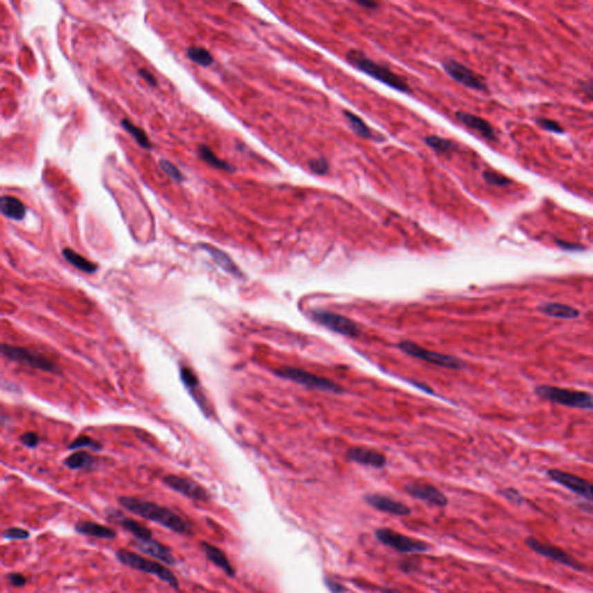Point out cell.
Segmentation results:
<instances>
[{
  "label": "cell",
  "instance_id": "ac0fdd59",
  "mask_svg": "<svg viewBox=\"0 0 593 593\" xmlns=\"http://www.w3.org/2000/svg\"><path fill=\"white\" fill-rule=\"evenodd\" d=\"M347 458L350 461L357 464L371 466L375 469H383L386 464V458L378 451L364 449V447H354L347 452Z\"/></svg>",
  "mask_w": 593,
  "mask_h": 593
},
{
  "label": "cell",
  "instance_id": "8d00e7d4",
  "mask_svg": "<svg viewBox=\"0 0 593 593\" xmlns=\"http://www.w3.org/2000/svg\"><path fill=\"white\" fill-rule=\"evenodd\" d=\"M536 123L543 128V129L555 133H565V129L561 125L558 124V122L549 120V118L539 117L536 118Z\"/></svg>",
  "mask_w": 593,
  "mask_h": 593
},
{
  "label": "cell",
  "instance_id": "74e56055",
  "mask_svg": "<svg viewBox=\"0 0 593 593\" xmlns=\"http://www.w3.org/2000/svg\"><path fill=\"white\" fill-rule=\"evenodd\" d=\"M500 495H502L504 498H507L509 502L517 504V505L525 503L526 500L524 498L522 493H519L518 490L514 489V488H507V489L500 490Z\"/></svg>",
  "mask_w": 593,
  "mask_h": 593
},
{
  "label": "cell",
  "instance_id": "e0dca14e",
  "mask_svg": "<svg viewBox=\"0 0 593 593\" xmlns=\"http://www.w3.org/2000/svg\"><path fill=\"white\" fill-rule=\"evenodd\" d=\"M455 116H457L458 121L462 123L464 126L469 128V129L474 130L476 133L481 135L483 138L496 142L497 136L495 129H493V125L490 124L489 122L486 121L484 118L479 117L476 115L464 113V111H458Z\"/></svg>",
  "mask_w": 593,
  "mask_h": 593
},
{
  "label": "cell",
  "instance_id": "7bdbcfd3",
  "mask_svg": "<svg viewBox=\"0 0 593 593\" xmlns=\"http://www.w3.org/2000/svg\"><path fill=\"white\" fill-rule=\"evenodd\" d=\"M556 243H558V247L562 248V250H575V252L584 250V247L582 245H577V243H567V241H561V240H558Z\"/></svg>",
  "mask_w": 593,
  "mask_h": 593
},
{
  "label": "cell",
  "instance_id": "d6986e66",
  "mask_svg": "<svg viewBox=\"0 0 593 593\" xmlns=\"http://www.w3.org/2000/svg\"><path fill=\"white\" fill-rule=\"evenodd\" d=\"M200 548L203 550L204 554L207 555V560L217 565L219 569H222L226 575L229 576V577L236 576V570L233 568V565H231V562L226 556L225 553L220 548L212 545V543H207V541L200 543Z\"/></svg>",
  "mask_w": 593,
  "mask_h": 593
},
{
  "label": "cell",
  "instance_id": "30bf717a",
  "mask_svg": "<svg viewBox=\"0 0 593 593\" xmlns=\"http://www.w3.org/2000/svg\"><path fill=\"white\" fill-rule=\"evenodd\" d=\"M399 348L404 351V354L430 363V364L438 365L442 368H451V370H461V368H464V361L458 359V358L435 352V351L426 350V349H423L417 344L409 342V341H402L399 344Z\"/></svg>",
  "mask_w": 593,
  "mask_h": 593
},
{
  "label": "cell",
  "instance_id": "e575fe53",
  "mask_svg": "<svg viewBox=\"0 0 593 593\" xmlns=\"http://www.w3.org/2000/svg\"><path fill=\"white\" fill-rule=\"evenodd\" d=\"M482 176L484 181L490 186L507 187V185L511 183V180H509L505 176H500L493 171H484Z\"/></svg>",
  "mask_w": 593,
  "mask_h": 593
},
{
  "label": "cell",
  "instance_id": "d6a6232c",
  "mask_svg": "<svg viewBox=\"0 0 593 593\" xmlns=\"http://www.w3.org/2000/svg\"><path fill=\"white\" fill-rule=\"evenodd\" d=\"M180 375H181V380H182L183 385H185L187 390H196V388L200 387V380L197 378V375L194 373L193 370L188 368V366H182L181 368Z\"/></svg>",
  "mask_w": 593,
  "mask_h": 593
},
{
  "label": "cell",
  "instance_id": "7a4b0ae2",
  "mask_svg": "<svg viewBox=\"0 0 593 593\" xmlns=\"http://www.w3.org/2000/svg\"><path fill=\"white\" fill-rule=\"evenodd\" d=\"M347 59L350 62L351 64L354 65L355 68L361 70V72H364L372 78L383 82L387 86L392 87L394 90L400 91V92H409L411 91L406 79L390 71V68H386V66L375 63L359 51H350L347 55Z\"/></svg>",
  "mask_w": 593,
  "mask_h": 593
},
{
  "label": "cell",
  "instance_id": "ba28073f",
  "mask_svg": "<svg viewBox=\"0 0 593 593\" xmlns=\"http://www.w3.org/2000/svg\"><path fill=\"white\" fill-rule=\"evenodd\" d=\"M310 315H311L313 321L323 326L332 332L341 334V335L355 339L361 334V329L358 327L357 323H355L351 319L343 317V315L337 314L334 312L325 311V310H313Z\"/></svg>",
  "mask_w": 593,
  "mask_h": 593
},
{
  "label": "cell",
  "instance_id": "60d3db41",
  "mask_svg": "<svg viewBox=\"0 0 593 593\" xmlns=\"http://www.w3.org/2000/svg\"><path fill=\"white\" fill-rule=\"evenodd\" d=\"M22 444L26 445L27 447H30V449H34V447L37 446V444H39V438L37 436V433H26L22 435L21 438Z\"/></svg>",
  "mask_w": 593,
  "mask_h": 593
},
{
  "label": "cell",
  "instance_id": "cb8c5ba5",
  "mask_svg": "<svg viewBox=\"0 0 593 593\" xmlns=\"http://www.w3.org/2000/svg\"><path fill=\"white\" fill-rule=\"evenodd\" d=\"M0 211L5 217L19 222V220L25 218L27 209H26L25 204L22 203L21 200L17 197L4 195L0 198Z\"/></svg>",
  "mask_w": 593,
  "mask_h": 593
},
{
  "label": "cell",
  "instance_id": "5bb4252c",
  "mask_svg": "<svg viewBox=\"0 0 593 593\" xmlns=\"http://www.w3.org/2000/svg\"><path fill=\"white\" fill-rule=\"evenodd\" d=\"M404 491L414 498L424 500L436 507H446L449 500L440 489L429 483H409L404 487Z\"/></svg>",
  "mask_w": 593,
  "mask_h": 593
},
{
  "label": "cell",
  "instance_id": "f6af8a7d",
  "mask_svg": "<svg viewBox=\"0 0 593 593\" xmlns=\"http://www.w3.org/2000/svg\"><path fill=\"white\" fill-rule=\"evenodd\" d=\"M582 90L593 101V85H591V84H583Z\"/></svg>",
  "mask_w": 593,
  "mask_h": 593
},
{
  "label": "cell",
  "instance_id": "4316f807",
  "mask_svg": "<svg viewBox=\"0 0 593 593\" xmlns=\"http://www.w3.org/2000/svg\"><path fill=\"white\" fill-rule=\"evenodd\" d=\"M198 156L202 160L205 161L207 164H210L211 167L218 168L226 172L232 173L236 171V168L233 167L232 164H227L226 161L220 160L214 151L211 150L210 147L207 145H200L198 147Z\"/></svg>",
  "mask_w": 593,
  "mask_h": 593
},
{
  "label": "cell",
  "instance_id": "4dcf8cb0",
  "mask_svg": "<svg viewBox=\"0 0 593 593\" xmlns=\"http://www.w3.org/2000/svg\"><path fill=\"white\" fill-rule=\"evenodd\" d=\"M187 56H188L190 61H193L194 63H196V64L200 65V66H210L212 64V62H214V58L211 56L210 53L207 49H204V48H188Z\"/></svg>",
  "mask_w": 593,
  "mask_h": 593
},
{
  "label": "cell",
  "instance_id": "52a82bcc",
  "mask_svg": "<svg viewBox=\"0 0 593 593\" xmlns=\"http://www.w3.org/2000/svg\"><path fill=\"white\" fill-rule=\"evenodd\" d=\"M375 539L385 546L390 547L397 552L404 554H415V553H426L430 549L428 543L422 540L414 539L411 536H404L390 529H375Z\"/></svg>",
  "mask_w": 593,
  "mask_h": 593
},
{
  "label": "cell",
  "instance_id": "3957f363",
  "mask_svg": "<svg viewBox=\"0 0 593 593\" xmlns=\"http://www.w3.org/2000/svg\"><path fill=\"white\" fill-rule=\"evenodd\" d=\"M116 558L121 562L122 565L138 570V572L157 576L158 578L168 584L173 589L179 590V579L176 578V576L169 569L160 565L159 562L152 561V560L143 558V556L126 549L117 550Z\"/></svg>",
  "mask_w": 593,
  "mask_h": 593
},
{
  "label": "cell",
  "instance_id": "ee69618b",
  "mask_svg": "<svg viewBox=\"0 0 593 593\" xmlns=\"http://www.w3.org/2000/svg\"><path fill=\"white\" fill-rule=\"evenodd\" d=\"M138 73H140L142 78L145 79V80L149 82V85H150V86H157V80H156L153 75H151L150 72L147 71V70H145V68H140Z\"/></svg>",
  "mask_w": 593,
  "mask_h": 593
},
{
  "label": "cell",
  "instance_id": "bcb514c9",
  "mask_svg": "<svg viewBox=\"0 0 593 593\" xmlns=\"http://www.w3.org/2000/svg\"><path fill=\"white\" fill-rule=\"evenodd\" d=\"M358 5H361V6H363V8H378L379 6L377 3H372V1H359V3H358Z\"/></svg>",
  "mask_w": 593,
  "mask_h": 593
},
{
  "label": "cell",
  "instance_id": "7c38bea8",
  "mask_svg": "<svg viewBox=\"0 0 593 593\" xmlns=\"http://www.w3.org/2000/svg\"><path fill=\"white\" fill-rule=\"evenodd\" d=\"M443 66L447 75L453 78L455 82H460L461 85L469 87L471 90L487 91V84L481 77L474 73L472 70L466 68L464 65L453 59H446L443 62Z\"/></svg>",
  "mask_w": 593,
  "mask_h": 593
},
{
  "label": "cell",
  "instance_id": "8fae6325",
  "mask_svg": "<svg viewBox=\"0 0 593 593\" xmlns=\"http://www.w3.org/2000/svg\"><path fill=\"white\" fill-rule=\"evenodd\" d=\"M547 476L552 481L558 483L565 489L570 490L572 493L583 497L584 500H589L593 503V483L587 480L574 476L572 473L565 472L561 469H548Z\"/></svg>",
  "mask_w": 593,
  "mask_h": 593
},
{
  "label": "cell",
  "instance_id": "4fadbf2b",
  "mask_svg": "<svg viewBox=\"0 0 593 593\" xmlns=\"http://www.w3.org/2000/svg\"><path fill=\"white\" fill-rule=\"evenodd\" d=\"M162 482L168 488H171L176 493H181L190 500H198V502H207V500H210V495L207 493V489L200 486V483H197L194 480L188 479V478L167 476L162 479Z\"/></svg>",
  "mask_w": 593,
  "mask_h": 593
},
{
  "label": "cell",
  "instance_id": "b9f144b4",
  "mask_svg": "<svg viewBox=\"0 0 593 593\" xmlns=\"http://www.w3.org/2000/svg\"><path fill=\"white\" fill-rule=\"evenodd\" d=\"M325 585L332 593H343L344 586L330 577H325Z\"/></svg>",
  "mask_w": 593,
  "mask_h": 593
},
{
  "label": "cell",
  "instance_id": "ffe728a7",
  "mask_svg": "<svg viewBox=\"0 0 593 593\" xmlns=\"http://www.w3.org/2000/svg\"><path fill=\"white\" fill-rule=\"evenodd\" d=\"M200 247L202 250H205L211 258H214V261L224 270L229 272L231 275L236 276L238 279H243V272L240 270L239 267L233 262L232 258H229V255L219 250L217 247L211 246L207 243H200Z\"/></svg>",
  "mask_w": 593,
  "mask_h": 593
},
{
  "label": "cell",
  "instance_id": "f1b7e54d",
  "mask_svg": "<svg viewBox=\"0 0 593 593\" xmlns=\"http://www.w3.org/2000/svg\"><path fill=\"white\" fill-rule=\"evenodd\" d=\"M121 124L135 138V140H136L137 144L140 147H143L145 150H151L152 145H151L150 140H149V137H147V133H145L143 129H140V126H136L129 120H123L121 122Z\"/></svg>",
  "mask_w": 593,
  "mask_h": 593
},
{
  "label": "cell",
  "instance_id": "f35d334b",
  "mask_svg": "<svg viewBox=\"0 0 593 593\" xmlns=\"http://www.w3.org/2000/svg\"><path fill=\"white\" fill-rule=\"evenodd\" d=\"M310 168H311L312 172L315 173V174L323 176L328 172L329 167L327 161L323 158H319V159H315V160H312L310 162Z\"/></svg>",
  "mask_w": 593,
  "mask_h": 593
},
{
  "label": "cell",
  "instance_id": "277c9868",
  "mask_svg": "<svg viewBox=\"0 0 593 593\" xmlns=\"http://www.w3.org/2000/svg\"><path fill=\"white\" fill-rule=\"evenodd\" d=\"M536 394L543 400L561 404L565 407L593 411V394L581 390L560 388V387L540 385L536 387Z\"/></svg>",
  "mask_w": 593,
  "mask_h": 593
},
{
  "label": "cell",
  "instance_id": "7402d4cb",
  "mask_svg": "<svg viewBox=\"0 0 593 593\" xmlns=\"http://www.w3.org/2000/svg\"><path fill=\"white\" fill-rule=\"evenodd\" d=\"M538 311L550 318L563 319V320H574L578 318L581 312L570 305L561 303H543L538 306Z\"/></svg>",
  "mask_w": 593,
  "mask_h": 593
},
{
  "label": "cell",
  "instance_id": "9c48e42d",
  "mask_svg": "<svg viewBox=\"0 0 593 593\" xmlns=\"http://www.w3.org/2000/svg\"><path fill=\"white\" fill-rule=\"evenodd\" d=\"M525 543L526 546L529 547L532 552L541 555L543 558H548L550 561L556 562V563H560L565 567L574 569L576 572H584L585 570V567L581 562L572 558V555L568 554L565 550L562 549L560 547L543 543L534 536H527L525 539Z\"/></svg>",
  "mask_w": 593,
  "mask_h": 593
},
{
  "label": "cell",
  "instance_id": "603a6c76",
  "mask_svg": "<svg viewBox=\"0 0 593 593\" xmlns=\"http://www.w3.org/2000/svg\"><path fill=\"white\" fill-rule=\"evenodd\" d=\"M114 512L116 516H111V518L116 520L125 531L131 533L137 541H147V540L153 539V533L150 529H147V526H144L143 524H140L137 520L125 517L118 511Z\"/></svg>",
  "mask_w": 593,
  "mask_h": 593
},
{
  "label": "cell",
  "instance_id": "6da1fadb",
  "mask_svg": "<svg viewBox=\"0 0 593 593\" xmlns=\"http://www.w3.org/2000/svg\"><path fill=\"white\" fill-rule=\"evenodd\" d=\"M118 503L133 515L157 523L159 525L164 526V529H171L173 532L179 533V534H186V536L193 534V525L187 519L183 518L182 516H180L168 507H161L159 504L153 503L150 500H140L135 497H120Z\"/></svg>",
  "mask_w": 593,
  "mask_h": 593
},
{
  "label": "cell",
  "instance_id": "2e32d148",
  "mask_svg": "<svg viewBox=\"0 0 593 593\" xmlns=\"http://www.w3.org/2000/svg\"><path fill=\"white\" fill-rule=\"evenodd\" d=\"M133 545L136 546L137 549L144 553V554L152 556L157 558L159 561L162 562L164 565H176V560L173 556L172 552L164 546L162 543H159L157 540L150 539L147 541H135Z\"/></svg>",
  "mask_w": 593,
  "mask_h": 593
},
{
  "label": "cell",
  "instance_id": "d4e9b609",
  "mask_svg": "<svg viewBox=\"0 0 593 593\" xmlns=\"http://www.w3.org/2000/svg\"><path fill=\"white\" fill-rule=\"evenodd\" d=\"M62 254L68 263H71L73 267L82 270V272H86V274H94L97 270V265L95 263L87 260L86 258H84L71 248H64Z\"/></svg>",
  "mask_w": 593,
  "mask_h": 593
},
{
  "label": "cell",
  "instance_id": "ab89813d",
  "mask_svg": "<svg viewBox=\"0 0 593 593\" xmlns=\"http://www.w3.org/2000/svg\"><path fill=\"white\" fill-rule=\"evenodd\" d=\"M8 581L10 583V585L13 586V587H23L26 585V583H27L25 576L22 575V574H19V572L8 574Z\"/></svg>",
  "mask_w": 593,
  "mask_h": 593
},
{
  "label": "cell",
  "instance_id": "1f68e13d",
  "mask_svg": "<svg viewBox=\"0 0 593 593\" xmlns=\"http://www.w3.org/2000/svg\"><path fill=\"white\" fill-rule=\"evenodd\" d=\"M84 447H88L91 450L100 451L102 449V445L100 443H97V440H94L93 438H91V437L86 436V435H82V436L75 438L70 444L68 449L70 450H79V449H84Z\"/></svg>",
  "mask_w": 593,
  "mask_h": 593
},
{
  "label": "cell",
  "instance_id": "7dc6e473",
  "mask_svg": "<svg viewBox=\"0 0 593 593\" xmlns=\"http://www.w3.org/2000/svg\"><path fill=\"white\" fill-rule=\"evenodd\" d=\"M383 593H400V592H399V591H397V590H393V589H384V590H383Z\"/></svg>",
  "mask_w": 593,
  "mask_h": 593
},
{
  "label": "cell",
  "instance_id": "484cf974",
  "mask_svg": "<svg viewBox=\"0 0 593 593\" xmlns=\"http://www.w3.org/2000/svg\"><path fill=\"white\" fill-rule=\"evenodd\" d=\"M95 458L87 452H77L66 458L64 464L70 469H93L95 466Z\"/></svg>",
  "mask_w": 593,
  "mask_h": 593
},
{
  "label": "cell",
  "instance_id": "8992f818",
  "mask_svg": "<svg viewBox=\"0 0 593 593\" xmlns=\"http://www.w3.org/2000/svg\"><path fill=\"white\" fill-rule=\"evenodd\" d=\"M1 355L10 361L28 365L30 368H37L41 371L56 373L58 366L54 361L46 357L44 355L39 354L34 350H29L26 348L15 347L10 344L1 346Z\"/></svg>",
  "mask_w": 593,
  "mask_h": 593
},
{
  "label": "cell",
  "instance_id": "d590c367",
  "mask_svg": "<svg viewBox=\"0 0 593 593\" xmlns=\"http://www.w3.org/2000/svg\"><path fill=\"white\" fill-rule=\"evenodd\" d=\"M30 533L21 527H8L3 532V536L8 540H26L28 539Z\"/></svg>",
  "mask_w": 593,
  "mask_h": 593
},
{
  "label": "cell",
  "instance_id": "9a60e30c",
  "mask_svg": "<svg viewBox=\"0 0 593 593\" xmlns=\"http://www.w3.org/2000/svg\"><path fill=\"white\" fill-rule=\"evenodd\" d=\"M364 500L368 505L375 507L379 511L390 514V515L399 516V517H406V516L411 515V507L406 504L400 503L397 500H392L390 497L384 496V495H366L364 496Z\"/></svg>",
  "mask_w": 593,
  "mask_h": 593
},
{
  "label": "cell",
  "instance_id": "44dd1931",
  "mask_svg": "<svg viewBox=\"0 0 593 593\" xmlns=\"http://www.w3.org/2000/svg\"><path fill=\"white\" fill-rule=\"evenodd\" d=\"M75 529L82 536H92L97 539L113 540L117 536V532L109 526L101 525L97 523L79 520L75 523Z\"/></svg>",
  "mask_w": 593,
  "mask_h": 593
},
{
  "label": "cell",
  "instance_id": "5b68a950",
  "mask_svg": "<svg viewBox=\"0 0 593 593\" xmlns=\"http://www.w3.org/2000/svg\"><path fill=\"white\" fill-rule=\"evenodd\" d=\"M275 375L279 378L288 379L290 382L299 384L303 386L310 387L313 390H323V392H332V393H340L342 392L340 385L332 383L329 379L317 377L310 372L304 371L301 368H291V366H283L276 370Z\"/></svg>",
  "mask_w": 593,
  "mask_h": 593
},
{
  "label": "cell",
  "instance_id": "f546056e",
  "mask_svg": "<svg viewBox=\"0 0 593 593\" xmlns=\"http://www.w3.org/2000/svg\"><path fill=\"white\" fill-rule=\"evenodd\" d=\"M426 143L429 145L433 150L436 151L440 154H450L457 149L455 144L452 140H445L437 136L426 137Z\"/></svg>",
  "mask_w": 593,
  "mask_h": 593
},
{
  "label": "cell",
  "instance_id": "836d02e7",
  "mask_svg": "<svg viewBox=\"0 0 593 593\" xmlns=\"http://www.w3.org/2000/svg\"><path fill=\"white\" fill-rule=\"evenodd\" d=\"M159 166H160L161 171H162L164 174H167L171 179L174 180L176 182H182V181H185L182 173L180 172L179 168L176 167V164H173L171 161L161 159V160L159 161Z\"/></svg>",
  "mask_w": 593,
  "mask_h": 593
},
{
  "label": "cell",
  "instance_id": "83f0119b",
  "mask_svg": "<svg viewBox=\"0 0 593 593\" xmlns=\"http://www.w3.org/2000/svg\"><path fill=\"white\" fill-rule=\"evenodd\" d=\"M344 116L347 118L351 129L357 136L361 137L363 140H373L375 138L372 130L368 128V125L365 124V122L359 116L349 111H344Z\"/></svg>",
  "mask_w": 593,
  "mask_h": 593
}]
</instances>
